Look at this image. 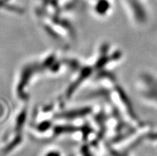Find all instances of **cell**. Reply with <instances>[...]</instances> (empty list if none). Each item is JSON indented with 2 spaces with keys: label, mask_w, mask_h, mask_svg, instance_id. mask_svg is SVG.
<instances>
[{
  "label": "cell",
  "mask_w": 157,
  "mask_h": 156,
  "mask_svg": "<svg viewBox=\"0 0 157 156\" xmlns=\"http://www.w3.org/2000/svg\"><path fill=\"white\" fill-rule=\"evenodd\" d=\"M142 94L149 102L157 106V77L146 74L142 78Z\"/></svg>",
  "instance_id": "cell-1"
}]
</instances>
